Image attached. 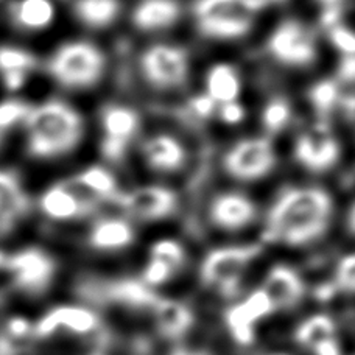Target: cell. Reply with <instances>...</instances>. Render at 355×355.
<instances>
[{
	"label": "cell",
	"mask_w": 355,
	"mask_h": 355,
	"mask_svg": "<svg viewBox=\"0 0 355 355\" xmlns=\"http://www.w3.org/2000/svg\"><path fill=\"white\" fill-rule=\"evenodd\" d=\"M332 212L334 200L324 189H287L266 215L265 239L291 246L310 243L327 231Z\"/></svg>",
	"instance_id": "obj_1"
},
{
	"label": "cell",
	"mask_w": 355,
	"mask_h": 355,
	"mask_svg": "<svg viewBox=\"0 0 355 355\" xmlns=\"http://www.w3.org/2000/svg\"><path fill=\"white\" fill-rule=\"evenodd\" d=\"M28 132V150L35 156H58L77 147L83 136L80 114L62 101L31 107L24 120Z\"/></svg>",
	"instance_id": "obj_2"
},
{
	"label": "cell",
	"mask_w": 355,
	"mask_h": 355,
	"mask_svg": "<svg viewBox=\"0 0 355 355\" xmlns=\"http://www.w3.org/2000/svg\"><path fill=\"white\" fill-rule=\"evenodd\" d=\"M265 0H198L195 17L200 31L212 40H239L250 33Z\"/></svg>",
	"instance_id": "obj_3"
},
{
	"label": "cell",
	"mask_w": 355,
	"mask_h": 355,
	"mask_svg": "<svg viewBox=\"0 0 355 355\" xmlns=\"http://www.w3.org/2000/svg\"><path fill=\"white\" fill-rule=\"evenodd\" d=\"M105 56L89 42L62 46L49 62V71L67 87L94 86L105 72Z\"/></svg>",
	"instance_id": "obj_4"
},
{
	"label": "cell",
	"mask_w": 355,
	"mask_h": 355,
	"mask_svg": "<svg viewBox=\"0 0 355 355\" xmlns=\"http://www.w3.org/2000/svg\"><path fill=\"white\" fill-rule=\"evenodd\" d=\"M259 245L227 246L214 250L201 266V277L207 285L217 287L225 295H232L250 263L261 254Z\"/></svg>",
	"instance_id": "obj_5"
},
{
	"label": "cell",
	"mask_w": 355,
	"mask_h": 355,
	"mask_svg": "<svg viewBox=\"0 0 355 355\" xmlns=\"http://www.w3.org/2000/svg\"><path fill=\"white\" fill-rule=\"evenodd\" d=\"M276 166L272 144L265 137H250L227 151L225 168L240 181H254L268 175Z\"/></svg>",
	"instance_id": "obj_6"
},
{
	"label": "cell",
	"mask_w": 355,
	"mask_h": 355,
	"mask_svg": "<svg viewBox=\"0 0 355 355\" xmlns=\"http://www.w3.org/2000/svg\"><path fill=\"white\" fill-rule=\"evenodd\" d=\"M268 50L279 62L291 67H306L318 56L316 44L310 31L296 21H285L272 31Z\"/></svg>",
	"instance_id": "obj_7"
},
{
	"label": "cell",
	"mask_w": 355,
	"mask_h": 355,
	"mask_svg": "<svg viewBox=\"0 0 355 355\" xmlns=\"http://www.w3.org/2000/svg\"><path fill=\"white\" fill-rule=\"evenodd\" d=\"M340 142L334 136L331 126L324 122L315 123L297 137L295 157L310 172H326L337 164Z\"/></svg>",
	"instance_id": "obj_8"
},
{
	"label": "cell",
	"mask_w": 355,
	"mask_h": 355,
	"mask_svg": "<svg viewBox=\"0 0 355 355\" xmlns=\"http://www.w3.org/2000/svg\"><path fill=\"white\" fill-rule=\"evenodd\" d=\"M142 72L157 87L181 86L189 73V58L182 49L157 44L142 55Z\"/></svg>",
	"instance_id": "obj_9"
},
{
	"label": "cell",
	"mask_w": 355,
	"mask_h": 355,
	"mask_svg": "<svg viewBox=\"0 0 355 355\" xmlns=\"http://www.w3.org/2000/svg\"><path fill=\"white\" fill-rule=\"evenodd\" d=\"M15 282L19 287L33 291H42L53 276L55 263L50 256L40 250H25L5 261Z\"/></svg>",
	"instance_id": "obj_10"
},
{
	"label": "cell",
	"mask_w": 355,
	"mask_h": 355,
	"mask_svg": "<svg viewBox=\"0 0 355 355\" xmlns=\"http://www.w3.org/2000/svg\"><path fill=\"white\" fill-rule=\"evenodd\" d=\"M101 125L105 131L103 155L110 161H117L139 128L137 114L125 106H107L101 116Z\"/></svg>",
	"instance_id": "obj_11"
},
{
	"label": "cell",
	"mask_w": 355,
	"mask_h": 355,
	"mask_svg": "<svg viewBox=\"0 0 355 355\" xmlns=\"http://www.w3.org/2000/svg\"><path fill=\"white\" fill-rule=\"evenodd\" d=\"M130 214L144 220H161L168 217L176 207V195L161 186H144L120 198Z\"/></svg>",
	"instance_id": "obj_12"
},
{
	"label": "cell",
	"mask_w": 355,
	"mask_h": 355,
	"mask_svg": "<svg viewBox=\"0 0 355 355\" xmlns=\"http://www.w3.org/2000/svg\"><path fill=\"white\" fill-rule=\"evenodd\" d=\"M98 318L91 310L83 307L62 306L49 312L33 329L37 337H50L55 332L69 331L72 334H89L97 329Z\"/></svg>",
	"instance_id": "obj_13"
},
{
	"label": "cell",
	"mask_w": 355,
	"mask_h": 355,
	"mask_svg": "<svg viewBox=\"0 0 355 355\" xmlns=\"http://www.w3.org/2000/svg\"><path fill=\"white\" fill-rule=\"evenodd\" d=\"M211 220L221 230H240L256 217V206L250 198L240 193H223L212 201Z\"/></svg>",
	"instance_id": "obj_14"
},
{
	"label": "cell",
	"mask_w": 355,
	"mask_h": 355,
	"mask_svg": "<svg viewBox=\"0 0 355 355\" xmlns=\"http://www.w3.org/2000/svg\"><path fill=\"white\" fill-rule=\"evenodd\" d=\"M40 209L47 218L55 221H67L78 218L91 211L78 195L69 187L67 182L49 187L40 198Z\"/></svg>",
	"instance_id": "obj_15"
},
{
	"label": "cell",
	"mask_w": 355,
	"mask_h": 355,
	"mask_svg": "<svg viewBox=\"0 0 355 355\" xmlns=\"http://www.w3.org/2000/svg\"><path fill=\"white\" fill-rule=\"evenodd\" d=\"M144 157L156 172H176L187 159V151L178 139L168 135L150 137L144 145Z\"/></svg>",
	"instance_id": "obj_16"
},
{
	"label": "cell",
	"mask_w": 355,
	"mask_h": 355,
	"mask_svg": "<svg viewBox=\"0 0 355 355\" xmlns=\"http://www.w3.org/2000/svg\"><path fill=\"white\" fill-rule=\"evenodd\" d=\"M67 184L89 209H92L97 200L112 198L117 192L116 178L106 168L98 166L83 170Z\"/></svg>",
	"instance_id": "obj_17"
},
{
	"label": "cell",
	"mask_w": 355,
	"mask_h": 355,
	"mask_svg": "<svg viewBox=\"0 0 355 355\" xmlns=\"http://www.w3.org/2000/svg\"><path fill=\"white\" fill-rule=\"evenodd\" d=\"M263 293L268 296L272 307H293L302 296V282L296 272L288 266L277 265L270 271L263 284Z\"/></svg>",
	"instance_id": "obj_18"
},
{
	"label": "cell",
	"mask_w": 355,
	"mask_h": 355,
	"mask_svg": "<svg viewBox=\"0 0 355 355\" xmlns=\"http://www.w3.org/2000/svg\"><path fill=\"white\" fill-rule=\"evenodd\" d=\"M296 338L315 355H340L335 326L326 315H316L304 321L297 329Z\"/></svg>",
	"instance_id": "obj_19"
},
{
	"label": "cell",
	"mask_w": 355,
	"mask_h": 355,
	"mask_svg": "<svg viewBox=\"0 0 355 355\" xmlns=\"http://www.w3.org/2000/svg\"><path fill=\"white\" fill-rule=\"evenodd\" d=\"M28 201L17 178L0 172V236L8 232L27 211Z\"/></svg>",
	"instance_id": "obj_20"
},
{
	"label": "cell",
	"mask_w": 355,
	"mask_h": 355,
	"mask_svg": "<svg viewBox=\"0 0 355 355\" xmlns=\"http://www.w3.org/2000/svg\"><path fill=\"white\" fill-rule=\"evenodd\" d=\"M180 17L175 0H144L132 12V22L142 31H156L173 25Z\"/></svg>",
	"instance_id": "obj_21"
},
{
	"label": "cell",
	"mask_w": 355,
	"mask_h": 355,
	"mask_svg": "<svg viewBox=\"0 0 355 355\" xmlns=\"http://www.w3.org/2000/svg\"><path fill=\"white\" fill-rule=\"evenodd\" d=\"M11 19L19 28L40 31L55 21V5L52 0H16L11 5Z\"/></svg>",
	"instance_id": "obj_22"
},
{
	"label": "cell",
	"mask_w": 355,
	"mask_h": 355,
	"mask_svg": "<svg viewBox=\"0 0 355 355\" xmlns=\"http://www.w3.org/2000/svg\"><path fill=\"white\" fill-rule=\"evenodd\" d=\"M242 83L236 67L226 62H220L211 67L206 77V95L217 105H226L237 101Z\"/></svg>",
	"instance_id": "obj_23"
},
{
	"label": "cell",
	"mask_w": 355,
	"mask_h": 355,
	"mask_svg": "<svg viewBox=\"0 0 355 355\" xmlns=\"http://www.w3.org/2000/svg\"><path fill=\"white\" fill-rule=\"evenodd\" d=\"M135 230L126 220H100L89 234V243L97 250H120L132 243Z\"/></svg>",
	"instance_id": "obj_24"
},
{
	"label": "cell",
	"mask_w": 355,
	"mask_h": 355,
	"mask_svg": "<svg viewBox=\"0 0 355 355\" xmlns=\"http://www.w3.org/2000/svg\"><path fill=\"white\" fill-rule=\"evenodd\" d=\"M37 61L31 53L16 47H0V73L10 91H17L25 77L36 67Z\"/></svg>",
	"instance_id": "obj_25"
},
{
	"label": "cell",
	"mask_w": 355,
	"mask_h": 355,
	"mask_svg": "<svg viewBox=\"0 0 355 355\" xmlns=\"http://www.w3.org/2000/svg\"><path fill=\"white\" fill-rule=\"evenodd\" d=\"M155 320L159 331L167 337H181L192 324V313L181 302L170 300H156L153 306Z\"/></svg>",
	"instance_id": "obj_26"
},
{
	"label": "cell",
	"mask_w": 355,
	"mask_h": 355,
	"mask_svg": "<svg viewBox=\"0 0 355 355\" xmlns=\"http://www.w3.org/2000/svg\"><path fill=\"white\" fill-rule=\"evenodd\" d=\"M119 10V0H78L75 5L77 16L92 28L107 27L116 21Z\"/></svg>",
	"instance_id": "obj_27"
},
{
	"label": "cell",
	"mask_w": 355,
	"mask_h": 355,
	"mask_svg": "<svg viewBox=\"0 0 355 355\" xmlns=\"http://www.w3.org/2000/svg\"><path fill=\"white\" fill-rule=\"evenodd\" d=\"M227 326H230L231 332L239 343L248 345L254 338V332H252V327L256 324V320L252 318V315L248 312L242 304L239 306H234L230 309V312L226 315Z\"/></svg>",
	"instance_id": "obj_28"
},
{
	"label": "cell",
	"mask_w": 355,
	"mask_h": 355,
	"mask_svg": "<svg viewBox=\"0 0 355 355\" xmlns=\"http://www.w3.org/2000/svg\"><path fill=\"white\" fill-rule=\"evenodd\" d=\"M150 259H155V261L164 263L175 272L184 265L186 252H184L181 243H178L176 240L162 239L151 246Z\"/></svg>",
	"instance_id": "obj_29"
},
{
	"label": "cell",
	"mask_w": 355,
	"mask_h": 355,
	"mask_svg": "<svg viewBox=\"0 0 355 355\" xmlns=\"http://www.w3.org/2000/svg\"><path fill=\"white\" fill-rule=\"evenodd\" d=\"M291 119V106L287 100L275 98L262 111V123L266 131L277 132L284 130Z\"/></svg>",
	"instance_id": "obj_30"
},
{
	"label": "cell",
	"mask_w": 355,
	"mask_h": 355,
	"mask_svg": "<svg viewBox=\"0 0 355 355\" xmlns=\"http://www.w3.org/2000/svg\"><path fill=\"white\" fill-rule=\"evenodd\" d=\"M338 100V87L334 81H320L318 85H315L310 89V101L321 112H327L332 110L334 105Z\"/></svg>",
	"instance_id": "obj_31"
},
{
	"label": "cell",
	"mask_w": 355,
	"mask_h": 355,
	"mask_svg": "<svg viewBox=\"0 0 355 355\" xmlns=\"http://www.w3.org/2000/svg\"><path fill=\"white\" fill-rule=\"evenodd\" d=\"M31 106L25 105L19 100H5L0 103V130L5 131L11 128L17 122H24L27 119Z\"/></svg>",
	"instance_id": "obj_32"
},
{
	"label": "cell",
	"mask_w": 355,
	"mask_h": 355,
	"mask_svg": "<svg viewBox=\"0 0 355 355\" xmlns=\"http://www.w3.org/2000/svg\"><path fill=\"white\" fill-rule=\"evenodd\" d=\"M331 42L338 49L340 52H343L346 56H354L355 55V31L343 27V25H335L331 28Z\"/></svg>",
	"instance_id": "obj_33"
},
{
	"label": "cell",
	"mask_w": 355,
	"mask_h": 355,
	"mask_svg": "<svg viewBox=\"0 0 355 355\" xmlns=\"http://www.w3.org/2000/svg\"><path fill=\"white\" fill-rule=\"evenodd\" d=\"M243 306L248 309V312L252 315V318L259 321L262 316L268 315L272 309V304L268 300V296L263 293V290H257L254 293L250 295L246 300L243 301Z\"/></svg>",
	"instance_id": "obj_34"
},
{
	"label": "cell",
	"mask_w": 355,
	"mask_h": 355,
	"mask_svg": "<svg viewBox=\"0 0 355 355\" xmlns=\"http://www.w3.org/2000/svg\"><path fill=\"white\" fill-rule=\"evenodd\" d=\"M337 284L343 290L355 291V254L343 257L337 268Z\"/></svg>",
	"instance_id": "obj_35"
},
{
	"label": "cell",
	"mask_w": 355,
	"mask_h": 355,
	"mask_svg": "<svg viewBox=\"0 0 355 355\" xmlns=\"http://www.w3.org/2000/svg\"><path fill=\"white\" fill-rule=\"evenodd\" d=\"M172 275H173V271L170 270L168 266L155 261V259H150L147 263V268H145V271H144V279L147 284L159 285L162 282H166Z\"/></svg>",
	"instance_id": "obj_36"
},
{
	"label": "cell",
	"mask_w": 355,
	"mask_h": 355,
	"mask_svg": "<svg viewBox=\"0 0 355 355\" xmlns=\"http://www.w3.org/2000/svg\"><path fill=\"white\" fill-rule=\"evenodd\" d=\"M220 119L223 120L225 123L230 125H237L245 119L246 112L245 107L239 103V101H232V103L220 105Z\"/></svg>",
	"instance_id": "obj_37"
},
{
	"label": "cell",
	"mask_w": 355,
	"mask_h": 355,
	"mask_svg": "<svg viewBox=\"0 0 355 355\" xmlns=\"http://www.w3.org/2000/svg\"><path fill=\"white\" fill-rule=\"evenodd\" d=\"M31 331L33 329L30 327L28 321L24 318H12L8 322V326H6V332H8L10 340H24Z\"/></svg>",
	"instance_id": "obj_38"
},
{
	"label": "cell",
	"mask_w": 355,
	"mask_h": 355,
	"mask_svg": "<svg viewBox=\"0 0 355 355\" xmlns=\"http://www.w3.org/2000/svg\"><path fill=\"white\" fill-rule=\"evenodd\" d=\"M215 106H217V103H215V101L209 97V95H198V97H195L192 100L193 111L198 114L200 117L212 116L215 111Z\"/></svg>",
	"instance_id": "obj_39"
},
{
	"label": "cell",
	"mask_w": 355,
	"mask_h": 355,
	"mask_svg": "<svg viewBox=\"0 0 355 355\" xmlns=\"http://www.w3.org/2000/svg\"><path fill=\"white\" fill-rule=\"evenodd\" d=\"M341 77L345 80H355V55L354 56H346V60L341 64Z\"/></svg>",
	"instance_id": "obj_40"
},
{
	"label": "cell",
	"mask_w": 355,
	"mask_h": 355,
	"mask_svg": "<svg viewBox=\"0 0 355 355\" xmlns=\"http://www.w3.org/2000/svg\"><path fill=\"white\" fill-rule=\"evenodd\" d=\"M345 112H346V117L349 120L351 125L355 128V95H351V97H347L345 100Z\"/></svg>",
	"instance_id": "obj_41"
},
{
	"label": "cell",
	"mask_w": 355,
	"mask_h": 355,
	"mask_svg": "<svg viewBox=\"0 0 355 355\" xmlns=\"http://www.w3.org/2000/svg\"><path fill=\"white\" fill-rule=\"evenodd\" d=\"M347 223H349V230L355 234V205L351 207L349 215H347Z\"/></svg>",
	"instance_id": "obj_42"
},
{
	"label": "cell",
	"mask_w": 355,
	"mask_h": 355,
	"mask_svg": "<svg viewBox=\"0 0 355 355\" xmlns=\"http://www.w3.org/2000/svg\"><path fill=\"white\" fill-rule=\"evenodd\" d=\"M173 355H198V354H192V352H184V351H178Z\"/></svg>",
	"instance_id": "obj_43"
},
{
	"label": "cell",
	"mask_w": 355,
	"mask_h": 355,
	"mask_svg": "<svg viewBox=\"0 0 355 355\" xmlns=\"http://www.w3.org/2000/svg\"><path fill=\"white\" fill-rule=\"evenodd\" d=\"M2 135H3V131H2V130H0V141H2Z\"/></svg>",
	"instance_id": "obj_44"
},
{
	"label": "cell",
	"mask_w": 355,
	"mask_h": 355,
	"mask_svg": "<svg viewBox=\"0 0 355 355\" xmlns=\"http://www.w3.org/2000/svg\"><path fill=\"white\" fill-rule=\"evenodd\" d=\"M272 355H282V354H272Z\"/></svg>",
	"instance_id": "obj_45"
}]
</instances>
